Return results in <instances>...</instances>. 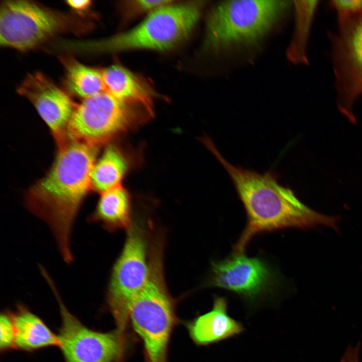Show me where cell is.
<instances>
[{
	"mask_svg": "<svg viewBox=\"0 0 362 362\" xmlns=\"http://www.w3.org/2000/svg\"><path fill=\"white\" fill-rule=\"evenodd\" d=\"M227 172L244 208L246 226L233 246L244 253L252 238L259 233L288 228L306 229L324 226L338 230V218L309 208L290 188L281 185L276 173H260L229 162L209 137L202 141Z\"/></svg>",
	"mask_w": 362,
	"mask_h": 362,
	"instance_id": "obj_1",
	"label": "cell"
},
{
	"mask_svg": "<svg viewBox=\"0 0 362 362\" xmlns=\"http://www.w3.org/2000/svg\"><path fill=\"white\" fill-rule=\"evenodd\" d=\"M98 147L80 142L61 144L48 173L29 190L28 209L49 227L63 260L73 261L71 237L82 202L91 186Z\"/></svg>",
	"mask_w": 362,
	"mask_h": 362,
	"instance_id": "obj_2",
	"label": "cell"
},
{
	"mask_svg": "<svg viewBox=\"0 0 362 362\" xmlns=\"http://www.w3.org/2000/svg\"><path fill=\"white\" fill-rule=\"evenodd\" d=\"M204 3H172L148 14L131 30L103 40L72 42L71 50L88 52L168 50L189 36L199 19Z\"/></svg>",
	"mask_w": 362,
	"mask_h": 362,
	"instance_id": "obj_3",
	"label": "cell"
},
{
	"mask_svg": "<svg viewBox=\"0 0 362 362\" xmlns=\"http://www.w3.org/2000/svg\"><path fill=\"white\" fill-rule=\"evenodd\" d=\"M283 1H228L209 13L205 49L223 51L254 45L273 29L289 6Z\"/></svg>",
	"mask_w": 362,
	"mask_h": 362,
	"instance_id": "obj_4",
	"label": "cell"
},
{
	"mask_svg": "<svg viewBox=\"0 0 362 362\" xmlns=\"http://www.w3.org/2000/svg\"><path fill=\"white\" fill-rule=\"evenodd\" d=\"M129 316L144 342L150 362H163L173 312L164 278L161 241L150 246L148 276L131 305Z\"/></svg>",
	"mask_w": 362,
	"mask_h": 362,
	"instance_id": "obj_5",
	"label": "cell"
},
{
	"mask_svg": "<svg viewBox=\"0 0 362 362\" xmlns=\"http://www.w3.org/2000/svg\"><path fill=\"white\" fill-rule=\"evenodd\" d=\"M153 115L142 105L103 92L84 99L76 106L65 136L69 141L97 147L143 124Z\"/></svg>",
	"mask_w": 362,
	"mask_h": 362,
	"instance_id": "obj_6",
	"label": "cell"
},
{
	"mask_svg": "<svg viewBox=\"0 0 362 362\" xmlns=\"http://www.w3.org/2000/svg\"><path fill=\"white\" fill-rule=\"evenodd\" d=\"M146 235L140 226L131 225L112 271L107 299L119 332L124 328L131 305L148 276L149 249Z\"/></svg>",
	"mask_w": 362,
	"mask_h": 362,
	"instance_id": "obj_7",
	"label": "cell"
},
{
	"mask_svg": "<svg viewBox=\"0 0 362 362\" xmlns=\"http://www.w3.org/2000/svg\"><path fill=\"white\" fill-rule=\"evenodd\" d=\"M72 20L28 1H6L0 11V44L20 51L33 49L71 27Z\"/></svg>",
	"mask_w": 362,
	"mask_h": 362,
	"instance_id": "obj_8",
	"label": "cell"
},
{
	"mask_svg": "<svg viewBox=\"0 0 362 362\" xmlns=\"http://www.w3.org/2000/svg\"><path fill=\"white\" fill-rule=\"evenodd\" d=\"M278 281L275 270L261 258L233 252L224 259L212 262L205 286L228 290L254 302L272 292Z\"/></svg>",
	"mask_w": 362,
	"mask_h": 362,
	"instance_id": "obj_9",
	"label": "cell"
},
{
	"mask_svg": "<svg viewBox=\"0 0 362 362\" xmlns=\"http://www.w3.org/2000/svg\"><path fill=\"white\" fill-rule=\"evenodd\" d=\"M48 283L60 308L58 346L65 362H114L121 350L119 332L103 333L87 327L64 305L53 281Z\"/></svg>",
	"mask_w": 362,
	"mask_h": 362,
	"instance_id": "obj_10",
	"label": "cell"
},
{
	"mask_svg": "<svg viewBox=\"0 0 362 362\" xmlns=\"http://www.w3.org/2000/svg\"><path fill=\"white\" fill-rule=\"evenodd\" d=\"M332 65L340 112L355 121L353 107L362 95V22L337 34L329 33Z\"/></svg>",
	"mask_w": 362,
	"mask_h": 362,
	"instance_id": "obj_11",
	"label": "cell"
},
{
	"mask_svg": "<svg viewBox=\"0 0 362 362\" xmlns=\"http://www.w3.org/2000/svg\"><path fill=\"white\" fill-rule=\"evenodd\" d=\"M18 91L32 103L52 133L62 142L76 106L70 98L40 72L28 74Z\"/></svg>",
	"mask_w": 362,
	"mask_h": 362,
	"instance_id": "obj_12",
	"label": "cell"
},
{
	"mask_svg": "<svg viewBox=\"0 0 362 362\" xmlns=\"http://www.w3.org/2000/svg\"><path fill=\"white\" fill-rule=\"evenodd\" d=\"M243 330L241 323L228 314L227 302L222 297H215L212 309L197 317L190 326L193 339L201 345L234 337Z\"/></svg>",
	"mask_w": 362,
	"mask_h": 362,
	"instance_id": "obj_13",
	"label": "cell"
},
{
	"mask_svg": "<svg viewBox=\"0 0 362 362\" xmlns=\"http://www.w3.org/2000/svg\"><path fill=\"white\" fill-rule=\"evenodd\" d=\"M131 213L130 195L121 184L101 193L96 209L88 221L99 223L110 232L128 230L132 224Z\"/></svg>",
	"mask_w": 362,
	"mask_h": 362,
	"instance_id": "obj_14",
	"label": "cell"
},
{
	"mask_svg": "<svg viewBox=\"0 0 362 362\" xmlns=\"http://www.w3.org/2000/svg\"><path fill=\"white\" fill-rule=\"evenodd\" d=\"M102 73L106 93L121 101L142 105L153 112L154 92L132 72L114 64Z\"/></svg>",
	"mask_w": 362,
	"mask_h": 362,
	"instance_id": "obj_15",
	"label": "cell"
},
{
	"mask_svg": "<svg viewBox=\"0 0 362 362\" xmlns=\"http://www.w3.org/2000/svg\"><path fill=\"white\" fill-rule=\"evenodd\" d=\"M15 329V347L31 351L58 346V336L35 314L22 305L12 313Z\"/></svg>",
	"mask_w": 362,
	"mask_h": 362,
	"instance_id": "obj_16",
	"label": "cell"
},
{
	"mask_svg": "<svg viewBox=\"0 0 362 362\" xmlns=\"http://www.w3.org/2000/svg\"><path fill=\"white\" fill-rule=\"evenodd\" d=\"M130 167L126 153L115 145H108L93 168L92 188L102 193L121 185Z\"/></svg>",
	"mask_w": 362,
	"mask_h": 362,
	"instance_id": "obj_17",
	"label": "cell"
},
{
	"mask_svg": "<svg viewBox=\"0 0 362 362\" xmlns=\"http://www.w3.org/2000/svg\"><path fill=\"white\" fill-rule=\"evenodd\" d=\"M318 1H295L294 32L287 50L289 60L295 64H307V46Z\"/></svg>",
	"mask_w": 362,
	"mask_h": 362,
	"instance_id": "obj_18",
	"label": "cell"
},
{
	"mask_svg": "<svg viewBox=\"0 0 362 362\" xmlns=\"http://www.w3.org/2000/svg\"><path fill=\"white\" fill-rule=\"evenodd\" d=\"M66 87L72 94L84 99L106 92L102 71L72 59H64Z\"/></svg>",
	"mask_w": 362,
	"mask_h": 362,
	"instance_id": "obj_19",
	"label": "cell"
},
{
	"mask_svg": "<svg viewBox=\"0 0 362 362\" xmlns=\"http://www.w3.org/2000/svg\"><path fill=\"white\" fill-rule=\"evenodd\" d=\"M330 6L336 12L338 30L352 27L362 22V0H333Z\"/></svg>",
	"mask_w": 362,
	"mask_h": 362,
	"instance_id": "obj_20",
	"label": "cell"
},
{
	"mask_svg": "<svg viewBox=\"0 0 362 362\" xmlns=\"http://www.w3.org/2000/svg\"><path fill=\"white\" fill-rule=\"evenodd\" d=\"M15 329L12 314L2 313L0 317V348L6 351L15 347Z\"/></svg>",
	"mask_w": 362,
	"mask_h": 362,
	"instance_id": "obj_21",
	"label": "cell"
},
{
	"mask_svg": "<svg viewBox=\"0 0 362 362\" xmlns=\"http://www.w3.org/2000/svg\"><path fill=\"white\" fill-rule=\"evenodd\" d=\"M173 3L171 1H134L125 4L129 15H136L143 13L149 14L165 6Z\"/></svg>",
	"mask_w": 362,
	"mask_h": 362,
	"instance_id": "obj_22",
	"label": "cell"
},
{
	"mask_svg": "<svg viewBox=\"0 0 362 362\" xmlns=\"http://www.w3.org/2000/svg\"><path fill=\"white\" fill-rule=\"evenodd\" d=\"M360 347L359 343L355 346H348L345 350L340 362H360Z\"/></svg>",
	"mask_w": 362,
	"mask_h": 362,
	"instance_id": "obj_23",
	"label": "cell"
},
{
	"mask_svg": "<svg viewBox=\"0 0 362 362\" xmlns=\"http://www.w3.org/2000/svg\"><path fill=\"white\" fill-rule=\"evenodd\" d=\"M66 2L70 8L78 12L86 11L92 5L91 2L87 0H69Z\"/></svg>",
	"mask_w": 362,
	"mask_h": 362,
	"instance_id": "obj_24",
	"label": "cell"
}]
</instances>
